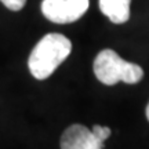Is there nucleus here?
<instances>
[{
  "mask_svg": "<svg viewBox=\"0 0 149 149\" xmlns=\"http://www.w3.org/2000/svg\"><path fill=\"white\" fill-rule=\"evenodd\" d=\"M93 69L97 79L107 86H113L119 81L135 84L144 77V70L137 64L127 62L113 50H102L94 59Z\"/></svg>",
  "mask_w": 149,
  "mask_h": 149,
  "instance_id": "2",
  "label": "nucleus"
},
{
  "mask_svg": "<svg viewBox=\"0 0 149 149\" xmlns=\"http://www.w3.org/2000/svg\"><path fill=\"white\" fill-rule=\"evenodd\" d=\"M93 133H95L102 141H107L109 137H111V128L109 127H105V126H100V124H95L93 127Z\"/></svg>",
  "mask_w": 149,
  "mask_h": 149,
  "instance_id": "7",
  "label": "nucleus"
},
{
  "mask_svg": "<svg viewBox=\"0 0 149 149\" xmlns=\"http://www.w3.org/2000/svg\"><path fill=\"white\" fill-rule=\"evenodd\" d=\"M131 0H100V8L113 24H124L130 19Z\"/></svg>",
  "mask_w": 149,
  "mask_h": 149,
  "instance_id": "5",
  "label": "nucleus"
},
{
  "mask_svg": "<svg viewBox=\"0 0 149 149\" xmlns=\"http://www.w3.org/2000/svg\"><path fill=\"white\" fill-rule=\"evenodd\" d=\"M104 142L83 124H72L61 137V149H104Z\"/></svg>",
  "mask_w": 149,
  "mask_h": 149,
  "instance_id": "4",
  "label": "nucleus"
},
{
  "mask_svg": "<svg viewBox=\"0 0 149 149\" xmlns=\"http://www.w3.org/2000/svg\"><path fill=\"white\" fill-rule=\"evenodd\" d=\"M146 119L149 120V104H148V107H146Z\"/></svg>",
  "mask_w": 149,
  "mask_h": 149,
  "instance_id": "8",
  "label": "nucleus"
},
{
  "mask_svg": "<svg viewBox=\"0 0 149 149\" xmlns=\"http://www.w3.org/2000/svg\"><path fill=\"white\" fill-rule=\"evenodd\" d=\"M90 0H43L42 13L48 21L69 24L86 14Z\"/></svg>",
  "mask_w": 149,
  "mask_h": 149,
  "instance_id": "3",
  "label": "nucleus"
},
{
  "mask_svg": "<svg viewBox=\"0 0 149 149\" xmlns=\"http://www.w3.org/2000/svg\"><path fill=\"white\" fill-rule=\"evenodd\" d=\"M0 1L11 11H19L26 3V0H0Z\"/></svg>",
  "mask_w": 149,
  "mask_h": 149,
  "instance_id": "6",
  "label": "nucleus"
},
{
  "mask_svg": "<svg viewBox=\"0 0 149 149\" xmlns=\"http://www.w3.org/2000/svg\"><path fill=\"white\" fill-rule=\"evenodd\" d=\"M72 43L61 33H48L37 43L28 59L29 70L35 79L44 80L68 58Z\"/></svg>",
  "mask_w": 149,
  "mask_h": 149,
  "instance_id": "1",
  "label": "nucleus"
}]
</instances>
